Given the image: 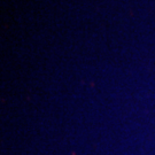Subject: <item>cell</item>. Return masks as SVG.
Returning <instances> with one entry per match:
<instances>
[]
</instances>
